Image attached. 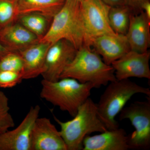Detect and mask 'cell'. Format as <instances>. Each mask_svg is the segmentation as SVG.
I'll use <instances>...</instances> for the list:
<instances>
[{
    "label": "cell",
    "instance_id": "cell-8",
    "mask_svg": "<svg viewBox=\"0 0 150 150\" xmlns=\"http://www.w3.org/2000/svg\"><path fill=\"white\" fill-rule=\"evenodd\" d=\"M77 50L65 39L51 44L46 55L45 70L41 75L43 79L50 81L59 80L65 69L72 62Z\"/></svg>",
    "mask_w": 150,
    "mask_h": 150
},
{
    "label": "cell",
    "instance_id": "cell-27",
    "mask_svg": "<svg viewBox=\"0 0 150 150\" xmlns=\"http://www.w3.org/2000/svg\"><path fill=\"white\" fill-rule=\"evenodd\" d=\"M9 52L10 51H8L0 42V59Z\"/></svg>",
    "mask_w": 150,
    "mask_h": 150
},
{
    "label": "cell",
    "instance_id": "cell-22",
    "mask_svg": "<svg viewBox=\"0 0 150 150\" xmlns=\"http://www.w3.org/2000/svg\"><path fill=\"white\" fill-rule=\"evenodd\" d=\"M23 67V59L18 52L10 51L0 59V71L22 73Z\"/></svg>",
    "mask_w": 150,
    "mask_h": 150
},
{
    "label": "cell",
    "instance_id": "cell-15",
    "mask_svg": "<svg viewBox=\"0 0 150 150\" xmlns=\"http://www.w3.org/2000/svg\"><path fill=\"white\" fill-rule=\"evenodd\" d=\"M150 20L143 11L131 15L126 35L131 51L144 53L150 44Z\"/></svg>",
    "mask_w": 150,
    "mask_h": 150
},
{
    "label": "cell",
    "instance_id": "cell-6",
    "mask_svg": "<svg viewBox=\"0 0 150 150\" xmlns=\"http://www.w3.org/2000/svg\"><path fill=\"white\" fill-rule=\"evenodd\" d=\"M144 101H135L123 108L119 120L129 119L135 131L128 135L129 149L146 150L150 148V96Z\"/></svg>",
    "mask_w": 150,
    "mask_h": 150
},
{
    "label": "cell",
    "instance_id": "cell-5",
    "mask_svg": "<svg viewBox=\"0 0 150 150\" xmlns=\"http://www.w3.org/2000/svg\"><path fill=\"white\" fill-rule=\"evenodd\" d=\"M142 93L150 96V90L129 79L109 83L96 103L100 120L108 130L119 128L115 117L133 96Z\"/></svg>",
    "mask_w": 150,
    "mask_h": 150
},
{
    "label": "cell",
    "instance_id": "cell-24",
    "mask_svg": "<svg viewBox=\"0 0 150 150\" xmlns=\"http://www.w3.org/2000/svg\"><path fill=\"white\" fill-rule=\"evenodd\" d=\"M149 0H126V5L130 7L132 10H140L141 7L143 3Z\"/></svg>",
    "mask_w": 150,
    "mask_h": 150
},
{
    "label": "cell",
    "instance_id": "cell-18",
    "mask_svg": "<svg viewBox=\"0 0 150 150\" xmlns=\"http://www.w3.org/2000/svg\"><path fill=\"white\" fill-rule=\"evenodd\" d=\"M132 9L124 5L111 7L108 13L110 27L117 34L126 35L129 28Z\"/></svg>",
    "mask_w": 150,
    "mask_h": 150
},
{
    "label": "cell",
    "instance_id": "cell-14",
    "mask_svg": "<svg viewBox=\"0 0 150 150\" xmlns=\"http://www.w3.org/2000/svg\"><path fill=\"white\" fill-rule=\"evenodd\" d=\"M51 44L38 41L18 52L23 61V79H30L42 75L45 69L46 55Z\"/></svg>",
    "mask_w": 150,
    "mask_h": 150
},
{
    "label": "cell",
    "instance_id": "cell-1",
    "mask_svg": "<svg viewBox=\"0 0 150 150\" xmlns=\"http://www.w3.org/2000/svg\"><path fill=\"white\" fill-rule=\"evenodd\" d=\"M91 48L83 46L78 49L60 79L72 78L81 83H91L94 88L107 85L117 80L112 66L105 64L101 56Z\"/></svg>",
    "mask_w": 150,
    "mask_h": 150
},
{
    "label": "cell",
    "instance_id": "cell-19",
    "mask_svg": "<svg viewBox=\"0 0 150 150\" xmlns=\"http://www.w3.org/2000/svg\"><path fill=\"white\" fill-rule=\"evenodd\" d=\"M52 20L41 14L32 13L20 15L17 21L40 40L48 31Z\"/></svg>",
    "mask_w": 150,
    "mask_h": 150
},
{
    "label": "cell",
    "instance_id": "cell-21",
    "mask_svg": "<svg viewBox=\"0 0 150 150\" xmlns=\"http://www.w3.org/2000/svg\"><path fill=\"white\" fill-rule=\"evenodd\" d=\"M9 100L4 93L0 91V135L15 126V122L10 113Z\"/></svg>",
    "mask_w": 150,
    "mask_h": 150
},
{
    "label": "cell",
    "instance_id": "cell-11",
    "mask_svg": "<svg viewBox=\"0 0 150 150\" xmlns=\"http://www.w3.org/2000/svg\"><path fill=\"white\" fill-rule=\"evenodd\" d=\"M30 150H67L64 139L50 119L38 117L32 128Z\"/></svg>",
    "mask_w": 150,
    "mask_h": 150
},
{
    "label": "cell",
    "instance_id": "cell-9",
    "mask_svg": "<svg viewBox=\"0 0 150 150\" xmlns=\"http://www.w3.org/2000/svg\"><path fill=\"white\" fill-rule=\"evenodd\" d=\"M40 110L38 105L31 106L18 126L1 134L0 150H30L32 128Z\"/></svg>",
    "mask_w": 150,
    "mask_h": 150
},
{
    "label": "cell",
    "instance_id": "cell-20",
    "mask_svg": "<svg viewBox=\"0 0 150 150\" xmlns=\"http://www.w3.org/2000/svg\"><path fill=\"white\" fill-rule=\"evenodd\" d=\"M19 16L13 0H0V31L17 21Z\"/></svg>",
    "mask_w": 150,
    "mask_h": 150
},
{
    "label": "cell",
    "instance_id": "cell-25",
    "mask_svg": "<svg viewBox=\"0 0 150 150\" xmlns=\"http://www.w3.org/2000/svg\"><path fill=\"white\" fill-rule=\"evenodd\" d=\"M106 4L110 7L126 5V0H102Z\"/></svg>",
    "mask_w": 150,
    "mask_h": 150
},
{
    "label": "cell",
    "instance_id": "cell-26",
    "mask_svg": "<svg viewBox=\"0 0 150 150\" xmlns=\"http://www.w3.org/2000/svg\"><path fill=\"white\" fill-rule=\"evenodd\" d=\"M141 11H143L150 20V3L149 0L142 4L141 7Z\"/></svg>",
    "mask_w": 150,
    "mask_h": 150
},
{
    "label": "cell",
    "instance_id": "cell-7",
    "mask_svg": "<svg viewBox=\"0 0 150 150\" xmlns=\"http://www.w3.org/2000/svg\"><path fill=\"white\" fill-rule=\"evenodd\" d=\"M110 7L102 0H84L81 2L84 46L91 47L94 39L100 35L117 34L109 24L108 13Z\"/></svg>",
    "mask_w": 150,
    "mask_h": 150
},
{
    "label": "cell",
    "instance_id": "cell-3",
    "mask_svg": "<svg viewBox=\"0 0 150 150\" xmlns=\"http://www.w3.org/2000/svg\"><path fill=\"white\" fill-rule=\"evenodd\" d=\"M41 84L40 97L73 117L94 88L91 83H81L71 78H62L56 81L43 79Z\"/></svg>",
    "mask_w": 150,
    "mask_h": 150
},
{
    "label": "cell",
    "instance_id": "cell-16",
    "mask_svg": "<svg viewBox=\"0 0 150 150\" xmlns=\"http://www.w3.org/2000/svg\"><path fill=\"white\" fill-rule=\"evenodd\" d=\"M39 41L36 35L18 21L0 31V42L11 52L18 53Z\"/></svg>",
    "mask_w": 150,
    "mask_h": 150
},
{
    "label": "cell",
    "instance_id": "cell-28",
    "mask_svg": "<svg viewBox=\"0 0 150 150\" xmlns=\"http://www.w3.org/2000/svg\"><path fill=\"white\" fill-rule=\"evenodd\" d=\"M75 1H79L81 2L82 1H84V0H75Z\"/></svg>",
    "mask_w": 150,
    "mask_h": 150
},
{
    "label": "cell",
    "instance_id": "cell-13",
    "mask_svg": "<svg viewBox=\"0 0 150 150\" xmlns=\"http://www.w3.org/2000/svg\"><path fill=\"white\" fill-rule=\"evenodd\" d=\"M83 146V150L129 149L128 135L124 129L119 128L95 136L87 135L84 139Z\"/></svg>",
    "mask_w": 150,
    "mask_h": 150
},
{
    "label": "cell",
    "instance_id": "cell-4",
    "mask_svg": "<svg viewBox=\"0 0 150 150\" xmlns=\"http://www.w3.org/2000/svg\"><path fill=\"white\" fill-rule=\"evenodd\" d=\"M62 39L68 40L77 50L84 46L80 2L65 0L52 19L47 33L39 41L52 44Z\"/></svg>",
    "mask_w": 150,
    "mask_h": 150
},
{
    "label": "cell",
    "instance_id": "cell-2",
    "mask_svg": "<svg viewBox=\"0 0 150 150\" xmlns=\"http://www.w3.org/2000/svg\"><path fill=\"white\" fill-rule=\"evenodd\" d=\"M54 118L60 126L59 132L67 150H82L83 142L86 136L108 130L99 118L96 103L90 98L79 107L72 120L63 122L56 116Z\"/></svg>",
    "mask_w": 150,
    "mask_h": 150
},
{
    "label": "cell",
    "instance_id": "cell-17",
    "mask_svg": "<svg viewBox=\"0 0 150 150\" xmlns=\"http://www.w3.org/2000/svg\"><path fill=\"white\" fill-rule=\"evenodd\" d=\"M19 15L37 13L52 19L65 0H13Z\"/></svg>",
    "mask_w": 150,
    "mask_h": 150
},
{
    "label": "cell",
    "instance_id": "cell-23",
    "mask_svg": "<svg viewBox=\"0 0 150 150\" xmlns=\"http://www.w3.org/2000/svg\"><path fill=\"white\" fill-rule=\"evenodd\" d=\"M23 80L21 73L0 71V88H11L21 82Z\"/></svg>",
    "mask_w": 150,
    "mask_h": 150
},
{
    "label": "cell",
    "instance_id": "cell-12",
    "mask_svg": "<svg viewBox=\"0 0 150 150\" xmlns=\"http://www.w3.org/2000/svg\"><path fill=\"white\" fill-rule=\"evenodd\" d=\"M92 46L108 65L131 50L126 35L122 34L100 35L94 39Z\"/></svg>",
    "mask_w": 150,
    "mask_h": 150
},
{
    "label": "cell",
    "instance_id": "cell-10",
    "mask_svg": "<svg viewBox=\"0 0 150 150\" xmlns=\"http://www.w3.org/2000/svg\"><path fill=\"white\" fill-rule=\"evenodd\" d=\"M150 59L149 51L142 53L129 51L111 64L116 79L122 80L136 77L150 80Z\"/></svg>",
    "mask_w": 150,
    "mask_h": 150
}]
</instances>
